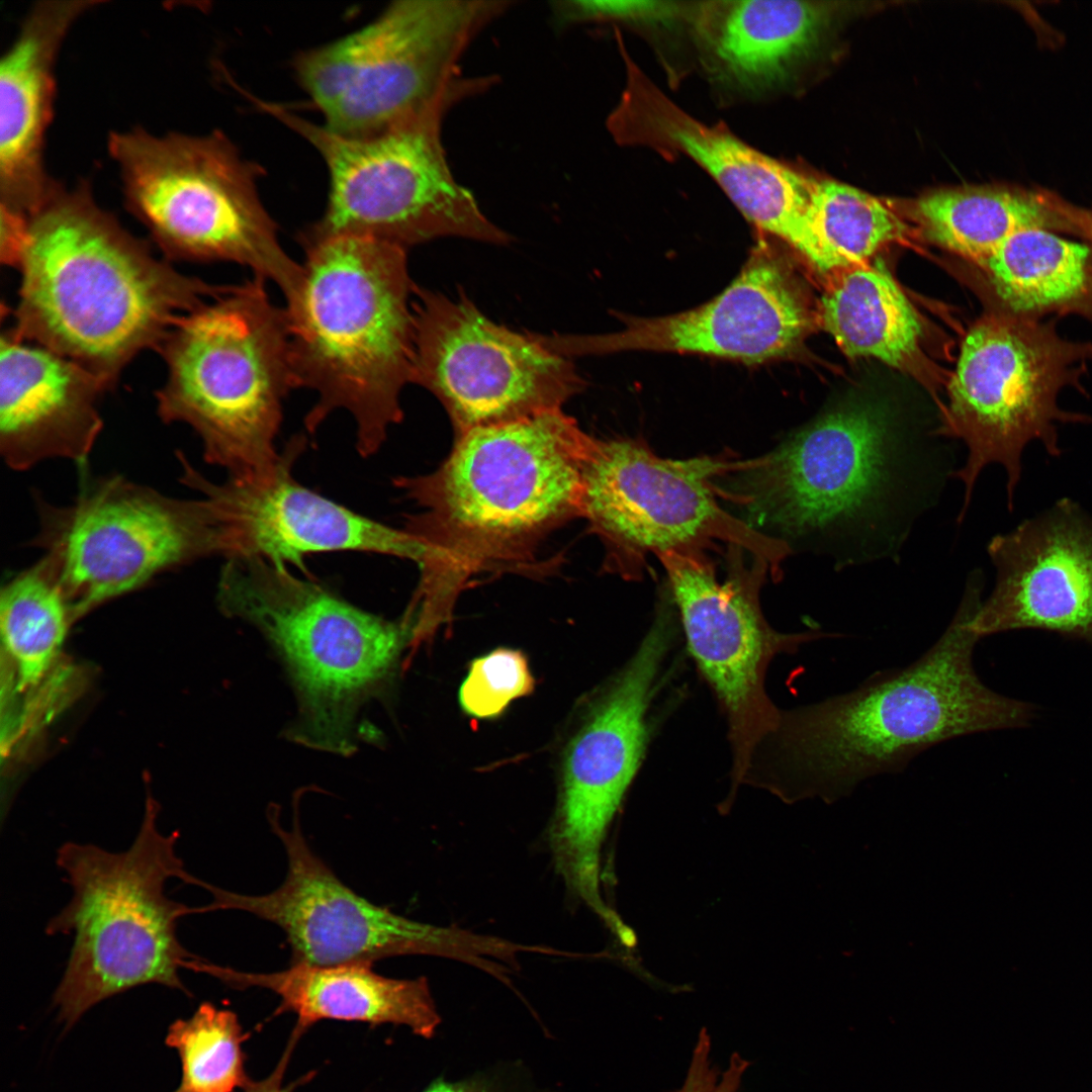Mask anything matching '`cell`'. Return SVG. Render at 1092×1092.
Listing matches in <instances>:
<instances>
[{
	"mask_svg": "<svg viewBox=\"0 0 1092 1092\" xmlns=\"http://www.w3.org/2000/svg\"><path fill=\"white\" fill-rule=\"evenodd\" d=\"M594 438L561 408L551 410L471 430L455 438L436 470L394 479L421 510L404 527L423 546L405 613L415 648L450 622L474 575L525 566L548 534L582 517Z\"/></svg>",
	"mask_w": 1092,
	"mask_h": 1092,
	"instance_id": "1",
	"label": "cell"
},
{
	"mask_svg": "<svg viewBox=\"0 0 1092 1092\" xmlns=\"http://www.w3.org/2000/svg\"><path fill=\"white\" fill-rule=\"evenodd\" d=\"M983 581L970 578L941 636L907 666L878 671L855 689L780 710L745 783L786 801L834 800L870 778L900 772L944 741L1027 726L1034 707L987 687L974 666L971 620Z\"/></svg>",
	"mask_w": 1092,
	"mask_h": 1092,
	"instance_id": "2",
	"label": "cell"
},
{
	"mask_svg": "<svg viewBox=\"0 0 1092 1092\" xmlns=\"http://www.w3.org/2000/svg\"><path fill=\"white\" fill-rule=\"evenodd\" d=\"M952 460L948 445L902 430L884 406L848 403L743 461L729 492L750 526L815 539L842 569L897 560L953 476Z\"/></svg>",
	"mask_w": 1092,
	"mask_h": 1092,
	"instance_id": "3",
	"label": "cell"
},
{
	"mask_svg": "<svg viewBox=\"0 0 1092 1092\" xmlns=\"http://www.w3.org/2000/svg\"><path fill=\"white\" fill-rule=\"evenodd\" d=\"M15 266L18 337L78 363L108 388L183 315L229 291L154 256L83 182L57 184L27 217Z\"/></svg>",
	"mask_w": 1092,
	"mask_h": 1092,
	"instance_id": "4",
	"label": "cell"
},
{
	"mask_svg": "<svg viewBox=\"0 0 1092 1092\" xmlns=\"http://www.w3.org/2000/svg\"><path fill=\"white\" fill-rule=\"evenodd\" d=\"M302 247L304 289L288 320L293 386L317 396L304 425L314 433L347 411L357 450L369 457L401 421L400 394L412 382L416 286L406 249L359 236Z\"/></svg>",
	"mask_w": 1092,
	"mask_h": 1092,
	"instance_id": "5",
	"label": "cell"
},
{
	"mask_svg": "<svg viewBox=\"0 0 1092 1092\" xmlns=\"http://www.w3.org/2000/svg\"><path fill=\"white\" fill-rule=\"evenodd\" d=\"M222 611L265 637L291 680L293 742L348 755L361 709L389 687L410 626L369 613L312 576L254 558L229 559L218 580Z\"/></svg>",
	"mask_w": 1092,
	"mask_h": 1092,
	"instance_id": "6",
	"label": "cell"
},
{
	"mask_svg": "<svg viewBox=\"0 0 1092 1092\" xmlns=\"http://www.w3.org/2000/svg\"><path fill=\"white\" fill-rule=\"evenodd\" d=\"M146 809L123 851L77 842L57 851L72 896L46 932L73 935L53 998L67 1028L94 1005L144 984L189 994L179 972L196 954L181 944L177 926L193 907L170 899L165 889L168 880L187 873L175 849L179 833H161L156 804L149 800Z\"/></svg>",
	"mask_w": 1092,
	"mask_h": 1092,
	"instance_id": "7",
	"label": "cell"
},
{
	"mask_svg": "<svg viewBox=\"0 0 1092 1092\" xmlns=\"http://www.w3.org/2000/svg\"><path fill=\"white\" fill-rule=\"evenodd\" d=\"M265 281L233 285L181 316L157 347L167 366L156 394L161 418L191 427L206 460L230 477L278 461L283 400L294 388L288 315Z\"/></svg>",
	"mask_w": 1092,
	"mask_h": 1092,
	"instance_id": "8",
	"label": "cell"
},
{
	"mask_svg": "<svg viewBox=\"0 0 1092 1092\" xmlns=\"http://www.w3.org/2000/svg\"><path fill=\"white\" fill-rule=\"evenodd\" d=\"M107 146L128 209L169 258L243 265L277 284L289 313L298 309L303 266L281 247L260 200L259 168L225 134L135 127L112 131Z\"/></svg>",
	"mask_w": 1092,
	"mask_h": 1092,
	"instance_id": "9",
	"label": "cell"
},
{
	"mask_svg": "<svg viewBox=\"0 0 1092 1092\" xmlns=\"http://www.w3.org/2000/svg\"><path fill=\"white\" fill-rule=\"evenodd\" d=\"M477 92L475 87L459 90L408 121L362 139L336 134L284 106L252 98L306 139L328 167V204L300 235L301 246L338 236L368 237L404 249L441 237L509 243L510 236L456 181L441 141L446 113Z\"/></svg>",
	"mask_w": 1092,
	"mask_h": 1092,
	"instance_id": "10",
	"label": "cell"
},
{
	"mask_svg": "<svg viewBox=\"0 0 1092 1092\" xmlns=\"http://www.w3.org/2000/svg\"><path fill=\"white\" fill-rule=\"evenodd\" d=\"M512 2L401 0L372 22L300 53L299 84L330 131L380 134L469 86L458 62L477 33Z\"/></svg>",
	"mask_w": 1092,
	"mask_h": 1092,
	"instance_id": "11",
	"label": "cell"
},
{
	"mask_svg": "<svg viewBox=\"0 0 1092 1092\" xmlns=\"http://www.w3.org/2000/svg\"><path fill=\"white\" fill-rule=\"evenodd\" d=\"M1057 317L1037 321L992 312L964 338L948 385L940 434L968 449L952 477L965 484L962 522L982 470L997 463L1007 475L1008 509L1021 478L1024 448L1032 441L1060 457L1059 424H1089L1091 417L1059 405L1060 393L1081 383L1092 361V342L1060 335Z\"/></svg>",
	"mask_w": 1092,
	"mask_h": 1092,
	"instance_id": "12",
	"label": "cell"
},
{
	"mask_svg": "<svg viewBox=\"0 0 1092 1092\" xmlns=\"http://www.w3.org/2000/svg\"><path fill=\"white\" fill-rule=\"evenodd\" d=\"M741 462L720 456L673 460L639 440L595 438L581 518L604 543L608 566L632 577L641 573L648 554L705 551L723 542L765 561L777 579L792 547L730 515L718 500L729 494L717 478Z\"/></svg>",
	"mask_w": 1092,
	"mask_h": 1092,
	"instance_id": "13",
	"label": "cell"
},
{
	"mask_svg": "<svg viewBox=\"0 0 1092 1092\" xmlns=\"http://www.w3.org/2000/svg\"><path fill=\"white\" fill-rule=\"evenodd\" d=\"M39 564L72 618L128 593L154 575L218 555L204 497L177 499L123 477L102 480L72 505L40 509Z\"/></svg>",
	"mask_w": 1092,
	"mask_h": 1092,
	"instance_id": "14",
	"label": "cell"
},
{
	"mask_svg": "<svg viewBox=\"0 0 1092 1092\" xmlns=\"http://www.w3.org/2000/svg\"><path fill=\"white\" fill-rule=\"evenodd\" d=\"M297 801L291 826L279 808H268L272 832L287 856V873L274 891L247 895L224 890L190 874L186 884L203 888L212 901L194 914L220 910L250 913L286 935L291 964H372L398 956L451 957L486 969L496 952L494 937L415 921L376 905L346 886L311 849L301 829Z\"/></svg>",
	"mask_w": 1092,
	"mask_h": 1092,
	"instance_id": "15",
	"label": "cell"
},
{
	"mask_svg": "<svg viewBox=\"0 0 1092 1092\" xmlns=\"http://www.w3.org/2000/svg\"><path fill=\"white\" fill-rule=\"evenodd\" d=\"M413 313L412 382L439 399L455 438L561 408L583 388L569 358L495 324L461 293L416 287Z\"/></svg>",
	"mask_w": 1092,
	"mask_h": 1092,
	"instance_id": "16",
	"label": "cell"
},
{
	"mask_svg": "<svg viewBox=\"0 0 1092 1092\" xmlns=\"http://www.w3.org/2000/svg\"><path fill=\"white\" fill-rule=\"evenodd\" d=\"M671 640V623L662 612L595 703L563 760L558 805L548 833L554 867L568 892L608 928L617 926L620 916L601 893L602 845L643 759L648 710Z\"/></svg>",
	"mask_w": 1092,
	"mask_h": 1092,
	"instance_id": "17",
	"label": "cell"
},
{
	"mask_svg": "<svg viewBox=\"0 0 1092 1092\" xmlns=\"http://www.w3.org/2000/svg\"><path fill=\"white\" fill-rule=\"evenodd\" d=\"M728 549L729 574L724 581L717 579L704 551H667L657 558L667 573L688 649L725 713L736 790L778 719L780 709L764 689L770 661L781 653L797 652L802 644L842 635L772 629L759 601L760 587L770 574L767 563L754 557L747 565L743 549Z\"/></svg>",
	"mask_w": 1092,
	"mask_h": 1092,
	"instance_id": "18",
	"label": "cell"
},
{
	"mask_svg": "<svg viewBox=\"0 0 1092 1092\" xmlns=\"http://www.w3.org/2000/svg\"><path fill=\"white\" fill-rule=\"evenodd\" d=\"M306 445L289 440L270 469L213 483L184 462L188 485L203 493L217 531L218 555L292 564L308 574L304 559L314 553L355 551L420 561L421 542L360 515L298 482L293 467Z\"/></svg>",
	"mask_w": 1092,
	"mask_h": 1092,
	"instance_id": "19",
	"label": "cell"
},
{
	"mask_svg": "<svg viewBox=\"0 0 1092 1092\" xmlns=\"http://www.w3.org/2000/svg\"><path fill=\"white\" fill-rule=\"evenodd\" d=\"M623 321V329L614 333L551 335L544 344L567 358L644 350L756 364L795 351L811 315L784 260L758 246L730 285L707 303L675 314Z\"/></svg>",
	"mask_w": 1092,
	"mask_h": 1092,
	"instance_id": "20",
	"label": "cell"
},
{
	"mask_svg": "<svg viewBox=\"0 0 1092 1092\" xmlns=\"http://www.w3.org/2000/svg\"><path fill=\"white\" fill-rule=\"evenodd\" d=\"M627 61V82L608 126L624 144L684 154L707 171L762 232L809 252L807 211L817 180L758 152L676 106Z\"/></svg>",
	"mask_w": 1092,
	"mask_h": 1092,
	"instance_id": "21",
	"label": "cell"
},
{
	"mask_svg": "<svg viewBox=\"0 0 1092 1092\" xmlns=\"http://www.w3.org/2000/svg\"><path fill=\"white\" fill-rule=\"evenodd\" d=\"M994 587L971 628L984 636L1039 629L1092 646V516L1063 497L994 536Z\"/></svg>",
	"mask_w": 1092,
	"mask_h": 1092,
	"instance_id": "22",
	"label": "cell"
},
{
	"mask_svg": "<svg viewBox=\"0 0 1092 1092\" xmlns=\"http://www.w3.org/2000/svg\"><path fill=\"white\" fill-rule=\"evenodd\" d=\"M100 1H40L25 14L0 63V204L28 217L57 185L44 167L56 67L74 24Z\"/></svg>",
	"mask_w": 1092,
	"mask_h": 1092,
	"instance_id": "23",
	"label": "cell"
},
{
	"mask_svg": "<svg viewBox=\"0 0 1092 1092\" xmlns=\"http://www.w3.org/2000/svg\"><path fill=\"white\" fill-rule=\"evenodd\" d=\"M0 447L14 469L48 458L85 462L102 421L107 388L87 369L10 329L1 336Z\"/></svg>",
	"mask_w": 1092,
	"mask_h": 1092,
	"instance_id": "24",
	"label": "cell"
},
{
	"mask_svg": "<svg viewBox=\"0 0 1092 1092\" xmlns=\"http://www.w3.org/2000/svg\"><path fill=\"white\" fill-rule=\"evenodd\" d=\"M372 964L313 966L290 964L287 969L255 973L199 959L193 972L216 978L234 989L262 988L280 998L276 1014L296 1015L293 1033L301 1036L326 1019L372 1025H404L431 1038L441 1022L428 980L395 979L374 972Z\"/></svg>",
	"mask_w": 1092,
	"mask_h": 1092,
	"instance_id": "25",
	"label": "cell"
},
{
	"mask_svg": "<svg viewBox=\"0 0 1092 1092\" xmlns=\"http://www.w3.org/2000/svg\"><path fill=\"white\" fill-rule=\"evenodd\" d=\"M828 16L824 3L741 0L699 3L690 19L720 72L759 89L782 82L807 56Z\"/></svg>",
	"mask_w": 1092,
	"mask_h": 1092,
	"instance_id": "26",
	"label": "cell"
},
{
	"mask_svg": "<svg viewBox=\"0 0 1092 1092\" xmlns=\"http://www.w3.org/2000/svg\"><path fill=\"white\" fill-rule=\"evenodd\" d=\"M976 266L998 306L994 312L1037 321L1077 315L1092 323V245L1086 241L1023 231Z\"/></svg>",
	"mask_w": 1092,
	"mask_h": 1092,
	"instance_id": "27",
	"label": "cell"
},
{
	"mask_svg": "<svg viewBox=\"0 0 1092 1092\" xmlns=\"http://www.w3.org/2000/svg\"><path fill=\"white\" fill-rule=\"evenodd\" d=\"M914 217L931 242L975 265L1003 242L1028 230L1078 237L1065 199L1043 188L981 186L944 189L921 197Z\"/></svg>",
	"mask_w": 1092,
	"mask_h": 1092,
	"instance_id": "28",
	"label": "cell"
},
{
	"mask_svg": "<svg viewBox=\"0 0 1092 1092\" xmlns=\"http://www.w3.org/2000/svg\"><path fill=\"white\" fill-rule=\"evenodd\" d=\"M818 305V321L850 358H875L905 367L918 353L919 316L881 263L830 275Z\"/></svg>",
	"mask_w": 1092,
	"mask_h": 1092,
	"instance_id": "29",
	"label": "cell"
},
{
	"mask_svg": "<svg viewBox=\"0 0 1092 1092\" xmlns=\"http://www.w3.org/2000/svg\"><path fill=\"white\" fill-rule=\"evenodd\" d=\"M806 222L808 261L827 275L869 263L905 234L902 220L880 199L833 180L816 182Z\"/></svg>",
	"mask_w": 1092,
	"mask_h": 1092,
	"instance_id": "30",
	"label": "cell"
},
{
	"mask_svg": "<svg viewBox=\"0 0 1092 1092\" xmlns=\"http://www.w3.org/2000/svg\"><path fill=\"white\" fill-rule=\"evenodd\" d=\"M71 619L59 586L39 563L2 588V641L20 689L36 686L49 672Z\"/></svg>",
	"mask_w": 1092,
	"mask_h": 1092,
	"instance_id": "31",
	"label": "cell"
},
{
	"mask_svg": "<svg viewBox=\"0 0 1092 1092\" xmlns=\"http://www.w3.org/2000/svg\"><path fill=\"white\" fill-rule=\"evenodd\" d=\"M246 1036L237 1015L211 1003L170 1027L166 1043L179 1054L182 1078L173 1092H235L252 1080L245 1071Z\"/></svg>",
	"mask_w": 1092,
	"mask_h": 1092,
	"instance_id": "32",
	"label": "cell"
},
{
	"mask_svg": "<svg viewBox=\"0 0 1092 1092\" xmlns=\"http://www.w3.org/2000/svg\"><path fill=\"white\" fill-rule=\"evenodd\" d=\"M534 684L526 656L520 650L499 647L470 662L459 689V704L471 717L492 719L513 700L530 695Z\"/></svg>",
	"mask_w": 1092,
	"mask_h": 1092,
	"instance_id": "33",
	"label": "cell"
},
{
	"mask_svg": "<svg viewBox=\"0 0 1092 1092\" xmlns=\"http://www.w3.org/2000/svg\"><path fill=\"white\" fill-rule=\"evenodd\" d=\"M693 8L670 1L564 0L551 3L560 24L610 20L668 22L679 17L690 18Z\"/></svg>",
	"mask_w": 1092,
	"mask_h": 1092,
	"instance_id": "34",
	"label": "cell"
},
{
	"mask_svg": "<svg viewBox=\"0 0 1092 1092\" xmlns=\"http://www.w3.org/2000/svg\"><path fill=\"white\" fill-rule=\"evenodd\" d=\"M751 1063L738 1052L731 1054L724 1069L712 1058L711 1035L706 1027L698 1033L681 1086L675 1092H741Z\"/></svg>",
	"mask_w": 1092,
	"mask_h": 1092,
	"instance_id": "35",
	"label": "cell"
},
{
	"mask_svg": "<svg viewBox=\"0 0 1092 1092\" xmlns=\"http://www.w3.org/2000/svg\"><path fill=\"white\" fill-rule=\"evenodd\" d=\"M513 1077L503 1074L502 1070L476 1073L457 1081L443 1077L432 1081L422 1092H541L530 1089L529 1085L512 1084Z\"/></svg>",
	"mask_w": 1092,
	"mask_h": 1092,
	"instance_id": "36",
	"label": "cell"
},
{
	"mask_svg": "<svg viewBox=\"0 0 1092 1092\" xmlns=\"http://www.w3.org/2000/svg\"><path fill=\"white\" fill-rule=\"evenodd\" d=\"M299 1038L291 1034L290 1040L273 1072L265 1079L251 1081L243 1090L244 1092H292L294 1084L283 1085L284 1073L293 1049Z\"/></svg>",
	"mask_w": 1092,
	"mask_h": 1092,
	"instance_id": "37",
	"label": "cell"
},
{
	"mask_svg": "<svg viewBox=\"0 0 1092 1092\" xmlns=\"http://www.w3.org/2000/svg\"><path fill=\"white\" fill-rule=\"evenodd\" d=\"M1067 212L1078 231L1079 238L1092 245V207H1080L1068 202Z\"/></svg>",
	"mask_w": 1092,
	"mask_h": 1092,
	"instance_id": "38",
	"label": "cell"
}]
</instances>
